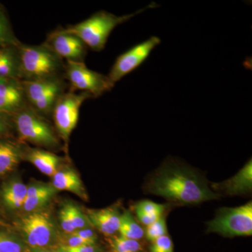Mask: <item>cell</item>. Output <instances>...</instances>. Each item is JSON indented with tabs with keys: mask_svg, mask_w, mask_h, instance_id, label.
<instances>
[{
	"mask_svg": "<svg viewBox=\"0 0 252 252\" xmlns=\"http://www.w3.org/2000/svg\"><path fill=\"white\" fill-rule=\"evenodd\" d=\"M92 97L88 93L77 94L68 91L61 94L55 104L51 117L54 119L58 133L66 142L69 140L72 131L77 125L81 105L86 99Z\"/></svg>",
	"mask_w": 252,
	"mask_h": 252,
	"instance_id": "8",
	"label": "cell"
},
{
	"mask_svg": "<svg viewBox=\"0 0 252 252\" xmlns=\"http://www.w3.org/2000/svg\"><path fill=\"white\" fill-rule=\"evenodd\" d=\"M35 252H50L46 251V250H38V251H36Z\"/></svg>",
	"mask_w": 252,
	"mask_h": 252,
	"instance_id": "35",
	"label": "cell"
},
{
	"mask_svg": "<svg viewBox=\"0 0 252 252\" xmlns=\"http://www.w3.org/2000/svg\"><path fill=\"white\" fill-rule=\"evenodd\" d=\"M135 210H140L144 213L150 214V215H162L165 210V207L163 205L154 203L149 200H143L137 203L135 206Z\"/></svg>",
	"mask_w": 252,
	"mask_h": 252,
	"instance_id": "26",
	"label": "cell"
},
{
	"mask_svg": "<svg viewBox=\"0 0 252 252\" xmlns=\"http://www.w3.org/2000/svg\"><path fill=\"white\" fill-rule=\"evenodd\" d=\"M135 212L137 214V218L139 219L140 222L146 225L152 224L162 217V215H158V214L150 215V214L144 213L143 212L137 210H135Z\"/></svg>",
	"mask_w": 252,
	"mask_h": 252,
	"instance_id": "30",
	"label": "cell"
},
{
	"mask_svg": "<svg viewBox=\"0 0 252 252\" xmlns=\"http://www.w3.org/2000/svg\"><path fill=\"white\" fill-rule=\"evenodd\" d=\"M64 76L36 81H22L28 105L44 117L51 116L55 104L65 92Z\"/></svg>",
	"mask_w": 252,
	"mask_h": 252,
	"instance_id": "5",
	"label": "cell"
},
{
	"mask_svg": "<svg viewBox=\"0 0 252 252\" xmlns=\"http://www.w3.org/2000/svg\"><path fill=\"white\" fill-rule=\"evenodd\" d=\"M121 236L132 240H140L144 235V230L136 221L129 211L121 215V223L119 229Z\"/></svg>",
	"mask_w": 252,
	"mask_h": 252,
	"instance_id": "21",
	"label": "cell"
},
{
	"mask_svg": "<svg viewBox=\"0 0 252 252\" xmlns=\"http://www.w3.org/2000/svg\"><path fill=\"white\" fill-rule=\"evenodd\" d=\"M151 252H173V243L168 235L157 239L150 248Z\"/></svg>",
	"mask_w": 252,
	"mask_h": 252,
	"instance_id": "27",
	"label": "cell"
},
{
	"mask_svg": "<svg viewBox=\"0 0 252 252\" xmlns=\"http://www.w3.org/2000/svg\"><path fill=\"white\" fill-rule=\"evenodd\" d=\"M18 135L23 140L46 147H57L59 138L46 117L26 106L12 116Z\"/></svg>",
	"mask_w": 252,
	"mask_h": 252,
	"instance_id": "4",
	"label": "cell"
},
{
	"mask_svg": "<svg viewBox=\"0 0 252 252\" xmlns=\"http://www.w3.org/2000/svg\"><path fill=\"white\" fill-rule=\"evenodd\" d=\"M53 186L34 185L28 187L27 195L22 208L26 212H36L46 205L56 193Z\"/></svg>",
	"mask_w": 252,
	"mask_h": 252,
	"instance_id": "15",
	"label": "cell"
},
{
	"mask_svg": "<svg viewBox=\"0 0 252 252\" xmlns=\"http://www.w3.org/2000/svg\"><path fill=\"white\" fill-rule=\"evenodd\" d=\"M18 45L0 49V81L9 79L21 81Z\"/></svg>",
	"mask_w": 252,
	"mask_h": 252,
	"instance_id": "16",
	"label": "cell"
},
{
	"mask_svg": "<svg viewBox=\"0 0 252 252\" xmlns=\"http://www.w3.org/2000/svg\"><path fill=\"white\" fill-rule=\"evenodd\" d=\"M64 78L70 86L69 91L88 93L93 97H99L115 85L107 76L91 70L84 63L66 61Z\"/></svg>",
	"mask_w": 252,
	"mask_h": 252,
	"instance_id": "7",
	"label": "cell"
},
{
	"mask_svg": "<svg viewBox=\"0 0 252 252\" xmlns=\"http://www.w3.org/2000/svg\"><path fill=\"white\" fill-rule=\"evenodd\" d=\"M21 149L9 142H0V175H5L17 166L23 156Z\"/></svg>",
	"mask_w": 252,
	"mask_h": 252,
	"instance_id": "20",
	"label": "cell"
},
{
	"mask_svg": "<svg viewBox=\"0 0 252 252\" xmlns=\"http://www.w3.org/2000/svg\"><path fill=\"white\" fill-rule=\"evenodd\" d=\"M18 228L31 248H46L56 240L54 223L46 212H31L20 220Z\"/></svg>",
	"mask_w": 252,
	"mask_h": 252,
	"instance_id": "9",
	"label": "cell"
},
{
	"mask_svg": "<svg viewBox=\"0 0 252 252\" xmlns=\"http://www.w3.org/2000/svg\"><path fill=\"white\" fill-rule=\"evenodd\" d=\"M217 190H222L230 195H240L250 192L252 189V162L250 160L233 177L222 183L212 185Z\"/></svg>",
	"mask_w": 252,
	"mask_h": 252,
	"instance_id": "14",
	"label": "cell"
},
{
	"mask_svg": "<svg viewBox=\"0 0 252 252\" xmlns=\"http://www.w3.org/2000/svg\"><path fill=\"white\" fill-rule=\"evenodd\" d=\"M28 104L22 81H0V112L13 116Z\"/></svg>",
	"mask_w": 252,
	"mask_h": 252,
	"instance_id": "12",
	"label": "cell"
},
{
	"mask_svg": "<svg viewBox=\"0 0 252 252\" xmlns=\"http://www.w3.org/2000/svg\"><path fill=\"white\" fill-rule=\"evenodd\" d=\"M21 81H36L64 76V63L46 44L18 45Z\"/></svg>",
	"mask_w": 252,
	"mask_h": 252,
	"instance_id": "2",
	"label": "cell"
},
{
	"mask_svg": "<svg viewBox=\"0 0 252 252\" xmlns=\"http://www.w3.org/2000/svg\"><path fill=\"white\" fill-rule=\"evenodd\" d=\"M149 190L154 195L186 204L200 203L220 198V194L214 192L193 170L173 164L160 169L149 182Z\"/></svg>",
	"mask_w": 252,
	"mask_h": 252,
	"instance_id": "1",
	"label": "cell"
},
{
	"mask_svg": "<svg viewBox=\"0 0 252 252\" xmlns=\"http://www.w3.org/2000/svg\"><path fill=\"white\" fill-rule=\"evenodd\" d=\"M72 234L77 235V236L81 237L86 240H91V241H97V235L94 230L89 229V228H84V229H79L75 230V231L72 233Z\"/></svg>",
	"mask_w": 252,
	"mask_h": 252,
	"instance_id": "32",
	"label": "cell"
},
{
	"mask_svg": "<svg viewBox=\"0 0 252 252\" xmlns=\"http://www.w3.org/2000/svg\"><path fill=\"white\" fill-rule=\"evenodd\" d=\"M26 157L39 171L50 177H54L57 172L61 162V158L56 154L41 149H30Z\"/></svg>",
	"mask_w": 252,
	"mask_h": 252,
	"instance_id": "17",
	"label": "cell"
},
{
	"mask_svg": "<svg viewBox=\"0 0 252 252\" xmlns=\"http://www.w3.org/2000/svg\"><path fill=\"white\" fill-rule=\"evenodd\" d=\"M28 187L19 180H12L3 187L1 197L4 205L10 210L23 207L27 195Z\"/></svg>",
	"mask_w": 252,
	"mask_h": 252,
	"instance_id": "19",
	"label": "cell"
},
{
	"mask_svg": "<svg viewBox=\"0 0 252 252\" xmlns=\"http://www.w3.org/2000/svg\"><path fill=\"white\" fill-rule=\"evenodd\" d=\"M144 233L146 234L147 240L152 243L160 237L167 235V226L165 217L162 216L157 221L147 225L146 233Z\"/></svg>",
	"mask_w": 252,
	"mask_h": 252,
	"instance_id": "24",
	"label": "cell"
},
{
	"mask_svg": "<svg viewBox=\"0 0 252 252\" xmlns=\"http://www.w3.org/2000/svg\"><path fill=\"white\" fill-rule=\"evenodd\" d=\"M207 224V233L225 237L250 236L252 234V202L237 207L220 209Z\"/></svg>",
	"mask_w": 252,
	"mask_h": 252,
	"instance_id": "6",
	"label": "cell"
},
{
	"mask_svg": "<svg viewBox=\"0 0 252 252\" xmlns=\"http://www.w3.org/2000/svg\"><path fill=\"white\" fill-rule=\"evenodd\" d=\"M109 243L114 252H142V246L137 240L112 236L109 238Z\"/></svg>",
	"mask_w": 252,
	"mask_h": 252,
	"instance_id": "22",
	"label": "cell"
},
{
	"mask_svg": "<svg viewBox=\"0 0 252 252\" xmlns=\"http://www.w3.org/2000/svg\"><path fill=\"white\" fill-rule=\"evenodd\" d=\"M158 6L156 3H152L147 7L136 11L134 14H126L118 16L116 15L100 11L93 14L82 22L63 29L65 32L70 33L79 37L88 48L94 51H102L105 47L109 35L114 28L119 25L129 21L136 15L143 12L147 8Z\"/></svg>",
	"mask_w": 252,
	"mask_h": 252,
	"instance_id": "3",
	"label": "cell"
},
{
	"mask_svg": "<svg viewBox=\"0 0 252 252\" xmlns=\"http://www.w3.org/2000/svg\"><path fill=\"white\" fill-rule=\"evenodd\" d=\"M59 218L61 228L67 234H69V233H72L73 232L75 231V228H74V225H73L70 215H69L67 205H64L61 209L59 213Z\"/></svg>",
	"mask_w": 252,
	"mask_h": 252,
	"instance_id": "28",
	"label": "cell"
},
{
	"mask_svg": "<svg viewBox=\"0 0 252 252\" xmlns=\"http://www.w3.org/2000/svg\"><path fill=\"white\" fill-rule=\"evenodd\" d=\"M86 217L94 228L106 235H113L119 231L121 215L117 208L107 207L100 210H88Z\"/></svg>",
	"mask_w": 252,
	"mask_h": 252,
	"instance_id": "13",
	"label": "cell"
},
{
	"mask_svg": "<svg viewBox=\"0 0 252 252\" xmlns=\"http://www.w3.org/2000/svg\"><path fill=\"white\" fill-rule=\"evenodd\" d=\"M26 252V246L19 238L9 233L0 231V252Z\"/></svg>",
	"mask_w": 252,
	"mask_h": 252,
	"instance_id": "23",
	"label": "cell"
},
{
	"mask_svg": "<svg viewBox=\"0 0 252 252\" xmlns=\"http://www.w3.org/2000/svg\"><path fill=\"white\" fill-rule=\"evenodd\" d=\"M8 24L7 20H6V17H5L4 14H3L1 10L0 9V26L1 25Z\"/></svg>",
	"mask_w": 252,
	"mask_h": 252,
	"instance_id": "34",
	"label": "cell"
},
{
	"mask_svg": "<svg viewBox=\"0 0 252 252\" xmlns=\"http://www.w3.org/2000/svg\"><path fill=\"white\" fill-rule=\"evenodd\" d=\"M6 115H9V114L0 112V136L7 133L9 130V124L6 119Z\"/></svg>",
	"mask_w": 252,
	"mask_h": 252,
	"instance_id": "33",
	"label": "cell"
},
{
	"mask_svg": "<svg viewBox=\"0 0 252 252\" xmlns=\"http://www.w3.org/2000/svg\"><path fill=\"white\" fill-rule=\"evenodd\" d=\"M53 187L57 190L72 192L86 200L87 199L85 189L79 176L71 170L57 172L54 175Z\"/></svg>",
	"mask_w": 252,
	"mask_h": 252,
	"instance_id": "18",
	"label": "cell"
},
{
	"mask_svg": "<svg viewBox=\"0 0 252 252\" xmlns=\"http://www.w3.org/2000/svg\"><path fill=\"white\" fill-rule=\"evenodd\" d=\"M62 245H66L69 247H77V246H94L96 245L95 242L91 241V240H86L77 235L69 233L66 237L64 240V243Z\"/></svg>",
	"mask_w": 252,
	"mask_h": 252,
	"instance_id": "29",
	"label": "cell"
},
{
	"mask_svg": "<svg viewBox=\"0 0 252 252\" xmlns=\"http://www.w3.org/2000/svg\"><path fill=\"white\" fill-rule=\"evenodd\" d=\"M61 59L84 63L87 46L74 34L61 30L53 32L44 43Z\"/></svg>",
	"mask_w": 252,
	"mask_h": 252,
	"instance_id": "11",
	"label": "cell"
},
{
	"mask_svg": "<svg viewBox=\"0 0 252 252\" xmlns=\"http://www.w3.org/2000/svg\"><path fill=\"white\" fill-rule=\"evenodd\" d=\"M69 215L76 230L89 228L92 226L88 217L79 210V207L67 204Z\"/></svg>",
	"mask_w": 252,
	"mask_h": 252,
	"instance_id": "25",
	"label": "cell"
},
{
	"mask_svg": "<svg viewBox=\"0 0 252 252\" xmlns=\"http://www.w3.org/2000/svg\"><path fill=\"white\" fill-rule=\"evenodd\" d=\"M59 248L66 252H97V248L96 245L94 246H77L69 247L66 245H62L59 247Z\"/></svg>",
	"mask_w": 252,
	"mask_h": 252,
	"instance_id": "31",
	"label": "cell"
},
{
	"mask_svg": "<svg viewBox=\"0 0 252 252\" xmlns=\"http://www.w3.org/2000/svg\"><path fill=\"white\" fill-rule=\"evenodd\" d=\"M160 38L152 36L147 40L142 41L121 54L113 64L107 77L115 84L140 67L150 56L152 51L160 44Z\"/></svg>",
	"mask_w": 252,
	"mask_h": 252,
	"instance_id": "10",
	"label": "cell"
}]
</instances>
